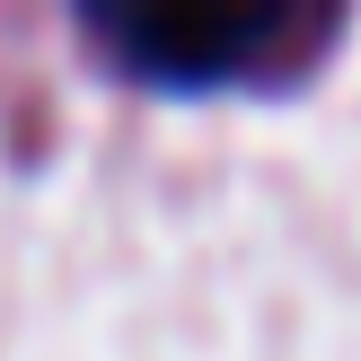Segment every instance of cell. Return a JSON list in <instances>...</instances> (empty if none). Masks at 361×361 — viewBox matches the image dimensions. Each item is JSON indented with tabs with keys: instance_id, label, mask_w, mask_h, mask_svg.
Returning a JSON list of instances; mask_svg holds the SVG:
<instances>
[{
	"instance_id": "1",
	"label": "cell",
	"mask_w": 361,
	"mask_h": 361,
	"mask_svg": "<svg viewBox=\"0 0 361 361\" xmlns=\"http://www.w3.org/2000/svg\"><path fill=\"white\" fill-rule=\"evenodd\" d=\"M88 27H97L141 80L203 88V80L247 71L274 35H291V9H282V0H106Z\"/></svg>"
}]
</instances>
